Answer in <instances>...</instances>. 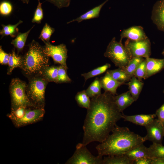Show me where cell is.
Masks as SVG:
<instances>
[{
  "mask_svg": "<svg viewBox=\"0 0 164 164\" xmlns=\"http://www.w3.org/2000/svg\"><path fill=\"white\" fill-rule=\"evenodd\" d=\"M9 54L7 72L8 75L11 74L15 68L18 67L20 68L22 58V57L15 53L14 49L9 53Z\"/></svg>",
  "mask_w": 164,
  "mask_h": 164,
  "instance_id": "603a6c76",
  "label": "cell"
},
{
  "mask_svg": "<svg viewBox=\"0 0 164 164\" xmlns=\"http://www.w3.org/2000/svg\"><path fill=\"white\" fill-rule=\"evenodd\" d=\"M90 97L87 94L85 90L78 92L75 96V99L78 106L82 108L88 109L91 100Z\"/></svg>",
  "mask_w": 164,
  "mask_h": 164,
  "instance_id": "f1b7e54d",
  "label": "cell"
},
{
  "mask_svg": "<svg viewBox=\"0 0 164 164\" xmlns=\"http://www.w3.org/2000/svg\"><path fill=\"white\" fill-rule=\"evenodd\" d=\"M143 143L135 147L125 155L133 161L142 157H149L148 148L145 146Z\"/></svg>",
  "mask_w": 164,
  "mask_h": 164,
  "instance_id": "d6986e66",
  "label": "cell"
},
{
  "mask_svg": "<svg viewBox=\"0 0 164 164\" xmlns=\"http://www.w3.org/2000/svg\"><path fill=\"white\" fill-rule=\"evenodd\" d=\"M55 31V29L48 23H46L44 26L39 37L43 42L50 43V39L52 34Z\"/></svg>",
  "mask_w": 164,
  "mask_h": 164,
  "instance_id": "1f68e13d",
  "label": "cell"
},
{
  "mask_svg": "<svg viewBox=\"0 0 164 164\" xmlns=\"http://www.w3.org/2000/svg\"><path fill=\"white\" fill-rule=\"evenodd\" d=\"M115 95L105 92L91 98L84 122L82 143L104 141L112 132L122 113L116 103Z\"/></svg>",
  "mask_w": 164,
  "mask_h": 164,
  "instance_id": "6da1fadb",
  "label": "cell"
},
{
  "mask_svg": "<svg viewBox=\"0 0 164 164\" xmlns=\"http://www.w3.org/2000/svg\"><path fill=\"white\" fill-rule=\"evenodd\" d=\"M152 159L147 157L141 158L134 161V164H151Z\"/></svg>",
  "mask_w": 164,
  "mask_h": 164,
  "instance_id": "ab89813d",
  "label": "cell"
},
{
  "mask_svg": "<svg viewBox=\"0 0 164 164\" xmlns=\"http://www.w3.org/2000/svg\"><path fill=\"white\" fill-rule=\"evenodd\" d=\"M58 66H47L43 70L41 76L48 82L58 83Z\"/></svg>",
  "mask_w": 164,
  "mask_h": 164,
  "instance_id": "7402d4cb",
  "label": "cell"
},
{
  "mask_svg": "<svg viewBox=\"0 0 164 164\" xmlns=\"http://www.w3.org/2000/svg\"><path fill=\"white\" fill-rule=\"evenodd\" d=\"M156 117L155 114H139L127 115L122 114L125 121L130 122L137 125L145 126L151 123Z\"/></svg>",
  "mask_w": 164,
  "mask_h": 164,
  "instance_id": "5bb4252c",
  "label": "cell"
},
{
  "mask_svg": "<svg viewBox=\"0 0 164 164\" xmlns=\"http://www.w3.org/2000/svg\"><path fill=\"white\" fill-rule=\"evenodd\" d=\"M162 54L163 55V56H164V49H163L162 53Z\"/></svg>",
  "mask_w": 164,
  "mask_h": 164,
  "instance_id": "7bdbcfd3",
  "label": "cell"
},
{
  "mask_svg": "<svg viewBox=\"0 0 164 164\" xmlns=\"http://www.w3.org/2000/svg\"><path fill=\"white\" fill-rule=\"evenodd\" d=\"M146 63V79L161 71L164 68V58L157 59L149 57L145 58Z\"/></svg>",
  "mask_w": 164,
  "mask_h": 164,
  "instance_id": "2e32d148",
  "label": "cell"
},
{
  "mask_svg": "<svg viewBox=\"0 0 164 164\" xmlns=\"http://www.w3.org/2000/svg\"></svg>",
  "mask_w": 164,
  "mask_h": 164,
  "instance_id": "f6af8a7d",
  "label": "cell"
},
{
  "mask_svg": "<svg viewBox=\"0 0 164 164\" xmlns=\"http://www.w3.org/2000/svg\"><path fill=\"white\" fill-rule=\"evenodd\" d=\"M26 93L32 105L36 108H44L45 93L49 82L41 76H36L28 78Z\"/></svg>",
  "mask_w": 164,
  "mask_h": 164,
  "instance_id": "8992f818",
  "label": "cell"
},
{
  "mask_svg": "<svg viewBox=\"0 0 164 164\" xmlns=\"http://www.w3.org/2000/svg\"><path fill=\"white\" fill-rule=\"evenodd\" d=\"M82 143L77 145L76 149L66 164H103L102 157L94 156Z\"/></svg>",
  "mask_w": 164,
  "mask_h": 164,
  "instance_id": "ba28073f",
  "label": "cell"
},
{
  "mask_svg": "<svg viewBox=\"0 0 164 164\" xmlns=\"http://www.w3.org/2000/svg\"><path fill=\"white\" fill-rule=\"evenodd\" d=\"M13 6L9 1L4 0L0 3V14L3 16L9 15L13 10Z\"/></svg>",
  "mask_w": 164,
  "mask_h": 164,
  "instance_id": "e575fe53",
  "label": "cell"
},
{
  "mask_svg": "<svg viewBox=\"0 0 164 164\" xmlns=\"http://www.w3.org/2000/svg\"><path fill=\"white\" fill-rule=\"evenodd\" d=\"M134 161L125 155L108 156L103 159V164H132Z\"/></svg>",
  "mask_w": 164,
  "mask_h": 164,
  "instance_id": "cb8c5ba5",
  "label": "cell"
},
{
  "mask_svg": "<svg viewBox=\"0 0 164 164\" xmlns=\"http://www.w3.org/2000/svg\"><path fill=\"white\" fill-rule=\"evenodd\" d=\"M101 88L105 92H109L113 94H117L118 88L125 84L118 82L114 79L107 71L104 76L100 78Z\"/></svg>",
  "mask_w": 164,
  "mask_h": 164,
  "instance_id": "9a60e30c",
  "label": "cell"
},
{
  "mask_svg": "<svg viewBox=\"0 0 164 164\" xmlns=\"http://www.w3.org/2000/svg\"><path fill=\"white\" fill-rule=\"evenodd\" d=\"M109 0H106L101 4L88 11L77 18L68 22L67 23L69 24L75 21L80 23L84 20L98 18L99 16L101 9Z\"/></svg>",
  "mask_w": 164,
  "mask_h": 164,
  "instance_id": "e0dca14e",
  "label": "cell"
},
{
  "mask_svg": "<svg viewBox=\"0 0 164 164\" xmlns=\"http://www.w3.org/2000/svg\"><path fill=\"white\" fill-rule=\"evenodd\" d=\"M145 127L147 132V135L145 136L146 140L162 144L164 136V126L162 123L158 119L155 118Z\"/></svg>",
  "mask_w": 164,
  "mask_h": 164,
  "instance_id": "8fae6325",
  "label": "cell"
},
{
  "mask_svg": "<svg viewBox=\"0 0 164 164\" xmlns=\"http://www.w3.org/2000/svg\"><path fill=\"white\" fill-rule=\"evenodd\" d=\"M127 84L132 97L136 101L139 97L144 83L134 76Z\"/></svg>",
  "mask_w": 164,
  "mask_h": 164,
  "instance_id": "ffe728a7",
  "label": "cell"
},
{
  "mask_svg": "<svg viewBox=\"0 0 164 164\" xmlns=\"http://www.w3.org/2000/svg\"><path fill=\"white\" fill-rule=\"evenodd\" d=\"M151 164H164V159H152Z\"/></svg>",
  "mask_w": 164,
  "mask_h": 164,
  "instance_id": "60d3db41",
  "label": "cell"
},
{
  "mask_svg": "<svg viewBox=\"0 0 164 164\" xmlns=\"http://www.w3.org/2000/svg\"><path fill=\"white\" fill-rule=\"evenodd\" d=\"M151 19L157 28L164 32V0H158L154 4Z\"/></svg>",
  "mask_w": 164,
  "mask_h": 164,
  "instance_id": "7c38bea8",
  "label": "cell"
},
{
  "mask_svg": "<svg viewBox=\"0 0 164 164\" xmlns=\"http://www.w3.org/2000/svg\"><path fill=\"white\" fill-rule=\"evenodd\" d=\"M9 53L5 52L2 49V46H0V63L2 65L8 64L9 57Z\"/></svg>",
  "mask_w": 164,
  "mask_h": 164,
  "instance_id": "74e56055",
  "label": "cell"
},
{
  "mask_svg": "<svg viewBox=\"0 0 164 164\" xmlns=\"http://www.w3.org/2000/svg\"><path fill=\"white\" fill-rule=\"evenodd\" d=\"M163 93L164 94V90H163Z\"/></svg>",
  "mask_w": 164,
  "mask_h": 164,
  "instance_id": "ee69618b",
  "label": "cell"
},
{
  "mask_svg": "<svg viewBox=\"0 0 164 164\" xmlns=\"http://www.w3.org/2000/svg\"><path fill=\"white\" fill-rule=\"evenodd\" d=\"M125 46L132 57H141L145 58L149 57L151 55V42L148 38L138 41L128 39L125 43Z\"/></svg>",
  "mask_w": 164,
  "mask_h": 164,
  "instance_id": "9c48e42d",
  "label": "cell"
},
{
  "mask_svg": "<svg viewBox=\"0 0 164 164\" xmlns=\"http://www.w3.org/2000/svg\"><path fill=\"white\" fill-rule=\"evenodd\" d=\"M134 76L141 81L142 78L146 79V63L145 59L139 64L135 72Z\"/></svg>",
  "mask_w": 164,
  "mask_h": 164,
  "instance_id": "836d02e7",
  "label": "cell"
},
{
  "mask_svg": "<svg viewBox=\"0 0 164 164\" xmlns=\"http://www.w3.org/2000/svg\"><path fill=\"white\" fill-rule=\"evenodd\" d=\"M37 1L38 4L32 20V22L40 24L43 18V11L42 6V3L41 2L40 0Z\"/></svg>",
  "mask_w": 164,
  "mask_h": 164,
  "instance_id": "d590c367",
  "label": "cell"
},
{
  "mask_svg": "<svg viewBox=\"0 0 164 164\" xmlns=\"http://www.w3.org/2000/svg\"><path fill=\"white\" fill-rule=\"evenodd\" d=\"M115 100L116 104L121 112L135 101L129 91L115 96Z\"/></svg>",
  "mask_w": 164,
  "mask_h": 164,
  "instance_id": "ac0fdd59",
  "label": "cell"
},
{
  "mask_svg": "<svg viewBox=\"0 0 164 164\" xmlns=\"http://www.w3.org/2000/svg\"><path fill=\"white\" fill-rule=\"evenodd\" d=\"M27 86L26 82L18 78L12 80L9 88L11 100V110L22 107H34L27 95Z\"/></svg>",
  "mask_w": 164,
  "mask_h": 164,
  "instance_id": "52a82bcc",
  "label": "cell"
},
{
  "mask_svg": "<svg viewBox=\"0 0 164 164\" xmlns=\"http://www.w3.org/2000/svg\"><path fill=\"white\" fill-rule=\"evenodd\" d=\"M107 71L114 79L119 82L125 83L129 81L132 78L123 69L119 68L112 70Z\"/></svg>",
  "mask_w": 164,
  "mask_h": 164,
  "instance_id": "4316f807",
  "label": "cell"
},
{
  "mask_svg": "<svg viewBox=\"0 0 164 164\" xmlns=\"http://www.w3.org/2000/svg\"><path fill=\"white\" fill-rule=\"evenodd\" d=\"M45 113L44 108L22 107L11 110L7 116L15 126L19 128L40 121Z\"/></svg>",
  "mask_w": 164,
  "mask_h": 164,
  "instance_id": "277c9868",
  "label": "cell"
},
{
  "mask_svg": "<svg viewBox=\"0 0 164 164\" xmlns=\"http://www.w3.org/2000/svg\"><path fill=\"white\" fill-rule=\"evenodd\" d=\"M22 22V20H20L15 25L9 24L5 25L2 24V28L0 31L1 39L5 36H10L12 38L16 37L19 33V29L17 26Z\"/></svg>",
  "mask_w": 164,
  "mask_h": 164,
  "instance_id": "d4e9b609",
  "label": "cell"
},
{
  "mask_svg": "<svg viewBox=\"0 0 164 164\" xmlns=\"http://www.w3.org/2000/svg\"><path fill=\"white\" fill-rule=\"evenodd\" d=\"M34 26L35 25H34L26 32L23 33L19 32L15 38L11 41V43L16 49L17 54H19L22 51L28 35Z\"/></svg>",
  "mask_w": 164,
  "mask_h": 164,
  "instance_id": "44dd1931",
  "label": "cell"
},
{
  "mask_svg": "<svg viewBox=\"0 0 164 164\" xmlns=\"http://www.w3.org/2000/svg\"><path fill=\"white\" fill-rule=\"evenodd\" d=\"M141 57H132L127 67L124 69V71L128 75L132 77L139 64L144 60Z\"/></svg>",
  "mask_w": 164,
  "mask_h": 164,
  "instance_id": "f546056e",
  "label": "cell"
},
{
  "mask_svg": "<svg viewBox=\"0 0 164 164\" xmlns=\"http://www.w3.org/2000/svg\"><path fill=\"white\" fill-rule=\"evenodd\" d=\"M149 158L152 159H164V146L162 144L153 143L148 148Z\"/></svg>",
  "mask_w": 164,
  "mask_h": 164,
  "instance_id": "484cf974",
  "label": "cell"
},
{
  "mask_svg": "<svg viewBox=\"0 0 164 164\" xmlns=\"http://www.w3.org/2000/svg\"><path fill=\"white\" fill-rule=\"evenodd\" d=\"M101 88L100 78L96 77L85 91L87 94L91 98L101 94Z\"/></svg>",
  "mask_w": 164,
  "mask_h": 164,
  "instance_id": "83f0119b",
  "label": "cell"
},
{
  "mask_svg": "<svg viewBox=\"0 0 164 164\" xmlns=\"http://www.w3.org/2000/svg\"><path fill=\"white\" fill-rule=\"evenodd\" d=\"M43 42L45 44L44 50L47 55L52 58L55 63L59 64L68 69L66 64L68 50L66 45L62 43L54 46L50 43Z\"/></svg>",
  "mask_w": 164,
  "mask_h": 164,
  "instance_id": "30bf717a",
  "label": "cell"
},
{
  "mask_svg": "<svg viewBox=\"0 0 164 164\" xmlns=\"http://www.w3.org/2000/svg\"><path fill=\"white\" fill-rule=\"evenodd\" d=\"M155 114L158 119L164 125V103L155 112Z\"/></svg>",
  "mask_w": 164,
  "mask_h": 164,
  "instance_id": "f35d334b",
  "label": "cell"
},
{
  "mask_svg": "<svg viewBox=\"0 0 164 164\" xmlns=\"http://www.w3.org/2000/svg\"><path fill=\"white\" fill-rule=\"evenodd\" d=\"M111 64L107 63L105 64L91 70L87 73L81 74V76L84 77L85 82L88 79L99 75L111 67Z\"/></svg>",
  "mask_w": 164,
  "mask_h": 164,
  "instance_id": "4dcf8cb0",
  "label": "cell"
},
{
  "mask_svg": "<svg viewBox=\"0 0 164 164\" xmlns=\"http://www.w3.org/2000/svg\"><path fill=\"white\" fill-rule=\"evenodd\" d=\"M67 69L61 65L58 66V83H69L72 81L67 74Z\"/></svg>",
  "mask_w": 164,
  "mask_h": 164,
  "instance_id": "d6a6232c",
  "label": "cell"
},
{
  "mask_svg": "<svg viewBox=\"0 0 164 164\" xmlns=\"http://www.w3.org/2000/svg\"><path fill=\"white\" fill-rule=\"evenodd\" d=\"M112 132L96 147L98 155H124L146 141L145 136L135 133L126 127H121L116 125Z\"/></svg>",
  "mask_w": 164,
  "mask_h": 164,
  "instance_id": "7a4b0ae2",
  "label": "cell"
},
{
  "mask_svg": "<svg viewBox=\"0 0 164 164\" xmlns=\"http://www.w3.org/2000/svg\"><path fill=\"white\" fill-rule=\"evenodd\" d=\"M48 2L60 9L63 8L68 7L70 4L71 0H46Z\"/></svg>",
  "mask_w": 164,
  "mask_h": 164,
  "instance_id": "8d00e7d4",
  "label": "cell"
},
{
  "mask_svg": "<svg viewBox=\"0 0 164 164\" xmlns=\"http://www.w3.org/2000/svg\"><path fill=\"white\" fill-rule=\"evenodd\" d=\"M27 52L22 57L20 68L28 79L41 75L43 70L49 65V57L45 52L44 46L33 39L29 45Z\"/></svg>",
  "mask_w": 164,
  "mask_h": 164,
  "instance_id": "3957f363",
  "label": "cell"
},
{
  "mask_svg": "<svg viewBox=\"0 0 164 164\" xmlns=\"http://www.w3.org/2000/svg\"><path fill=\"white\" fill-rule=\"evenodd\" d=\"M104 56L109 58L115 66L124 69L132 57L127 48L121 41L118 42L114 37L109 43Z\"/></svg>",
  "mask_w": 164,
  "mask_h": 164,
  "instance_id": "5b68a950",
  "label": "cell"
},
{
  "mask_svg": "<svg viewBox=\"0 0 164 164\" xmlns=\"http://www.w3.org/2000/svg\"><path fill=\"white\" fill-rule=\"evenodd\" d=\"M120 36V41L121 42L124 38H127L132 40L138 41L148 38L143 28L140 26H134L124 29Z\"/></svg>",
  "mask_w": 164,
  "mask_h": 164,
  "instance_id": "4fadbf2b",
  "label": "cell"
},
{
  "mask_svg": "<svg viewBox=\"0 0 164 164\" xmlns=\"http://www.w3.org/2000/svg\"><path fill=\"white\" fill-rule=\"evenodd\" d=\"M21 1L24 4H28L30 0H19Z\"/></svg>",
  "mask_w": 164,
  "mask_h": 164,
  "instance_id": "b9f144b4",
  "label": "cell"
}]
</instances>
